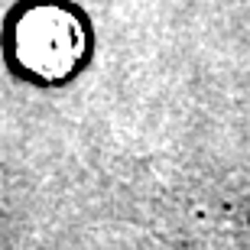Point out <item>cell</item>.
Listing matches in <instances>:
<instances>
[{"label": "cell", "instance_id": "6da1fadb", "mask_svg": "<svg viewBox=\"0 0 250 250\" xmlns=\"http://www.w3.org/2000/svg\"><path fill=\"white\" fill-rule=\"evenodd\" d=\"M13 62L36 82H62L84 62L88 33L82 17L68 3L39 0L29 3L13 20Z\"/></svg>", "mask_w": 250, "mask_h": 250}]
</instances>
